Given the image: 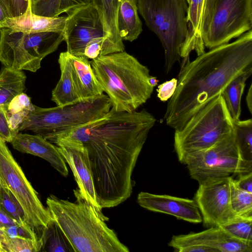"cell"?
<instances>
[{
    "label": "cell",
    "mask_w": 252,
    "mask_h": 252,
    "mask_svg": "<svg viewBox=\"0 0 252 252\" xmlns=\"http://www.w3.org/2000/svg\"><path fill=\"white\" fill-rule=\"evenodd\" d=\"M230 203L234 212L245 220H252V193L240 189L234 178L229 177Z\"/></svg>",
    "instance_id": "83f0119b"
},
{
    "label": "cell",
    "mask_w": 252,
    "mask_h": 252,
    "mask_svg": "<svg viewBox=\"0 0 252 252\" xmlns=\"http://www.w3.org/2000/svg\"><path fill=\"white\" fill-rule=\"evenodd\" d=\"M8 238V237L5 233L4 229L0 227V245L3 246V245L6 243Z\"/></svg>",
    "instance_id": "b9f144b4"
},
{
    "label": "cell",
    "mask_w": 252,
    "mask_h": 252,
    "mask_svg": "<svg viewBox=\"0 0 252 252\" xmlns=\"http://www.w3.org/2000/svg\"><path fill=\"white\" fill-rule=\"evenodd\" d=\"M42 246L40 242L22 237H8L3 245L6 252H37Z\"/></svg>",
    "instance_id": "4dcf8cb0"
},
{
    "label": "cell",
    "mask_w": 252,
    "mask_h": 252,
    "mask_svg": "<svg viewBox=\"0 0 252 252\" xmlns=\"http://www.w3.org/2000/svg\"><path fill=\"white\" fill-rule=\"evenodd\" d=\"M37 0H31V3H33L34 2H35Z\"/></svg>",
    "instance_id": "f6af8a7d"
},
{
    "label": "cell",
    "mask_w": 252,
    "mask_h": 252,
    "mask_svg": "<svg viewBox=\"0 0 252 252\" xmlns=\"http://www.w3.org/2000/svg\"><path fill=\"white\" fill-rule=\"evenodd\" d=\"M111 108V102L104 94L92 100L64 106L42 108L34 105L18 130H31L42 136L58 133L102 117Z\"/></svg>",
    "instance_id": "52a82bcc"
},
{
    "label": "cell",
    "mask_w": 252,
    "mask_h": 252,
    "mask_svg": "<svg viewBox=\"0 0 252 252\" xmlns=\"http://www.w3.org/2000/svg\"><path fill=\"white\" fill-rule=\"evenodd\" d=\"M40 251L50 252H75L65 234L53 220L42 238Z\"/></svg>",
    "instance_id": "484cf974"
},
{
    "label": "cell",
    "mask_w": 252,
    "mask_h": 252,
    "mask_svg": "<svg viewBox=\"0 0 252 252\" xmlns=\"http://www.w3.org/2000/svg\"><path fill=\"white\" fill-rule=\"evenodd\" d=\"M7 19L2 7L0 5V30L4 28V24Z\"/></svg>",
    "instance_id": "60d3db41"
},
{
    "label": "cell",
    "mask_w": 252,
    "mask_h": 252,
    "mask_svg": "<svg viewBox=\"0 0 252 252\" xmlns=\"http://www.w3.org/2000/svg\"><path fill=\"white\" fill-rule=\"evenodd\" d=\"M177 82V79L173 78L158 85L157 92L160 100L164 102L171 98L176 91Z\"/></svg>",
    "instance_id": "d590c367"
},
{
    "label": "cell",
    "mask_w": 252,
    "mask_h": 252,
    "mask_svg": "<svg viewBox=\"0 0 252 252\" xmlns=\"http://www.w3.org/2000/svg\"><path fill=\"white\" fill-rule=\"evenodd\" d=\"M58 63L61 70V77L52 92V100L57 106H64L81 102L77 94L72 74L69 53H60Z\"/></svg>",
    "instance_id": "44dd1931"
},
{
    "label": "cell",
    "mask_w": 252,
    "mask_h": 252,
    "mask_svg": "<svg viewBox=\"0 0 252 252\" xmlns=\"http://www.w3.org/2000/svg\"><path fill=\"white\" fill-rule=\"evenodd\" d=\"M138 11L159 38L164 51L166 73L181 59L188 32L186 0H137Z\"/></svg>",
    "instance_id": "8992f818"
},
{
    "label": "cell",
    "mask_w": 252,
    "mask_h": 252,
    "mask_svg": "<svg viewBox=\"0 0 252 252\" xmlns=\"http://www.w3.org/2000/svg\"><path fill=\"white\" fill-rule=\"evenodd\" d=\"M93 0H60L57 17L63 13H68L74 9L92 4Z\"/></svg>",
    "instance_id": "8d00e7d4"
},
{
    "label": "cell",
    "mask_w": 252,
    "mask_h": 252,
    "mask_svg": "<svg viewBox=\"0 0 252 252\" xmlns=\"http://www.w3.org/2000/svg\"><path fill=\"white\" fill-rule=\"evenodd\" d=\"M234 180L240 189L252 193V172L238 175Z\"/></svg>",
    "instance_id": "74e56055"
},
{
    "label": "cell",
    "mask_w": 252,
    "mask_h": 252,
    "mask_svg": "<svg viewBox=\"0 0 252 252\" xmlns=\"http://www.w3.org/2000/svg\"><path fill=\"white\" fill-rule=\"evenodd\" d=\"M6 106L0 107V138L5 142H11L19 133L10 126L7 115Z\"/></svg>",
    "instance_id": "e575fe53"
},
{
    "label": "cell",
    "mask_w": 252,
    "mask_h": 252,
    "mask_svg": "<svg viewBox=\"0 0 252 252\" xmlns=\"http://www.w3.org/2000/svg\"><path fill=\"white\" fill-rule=\"evenodd\" d=\"M121 0H93L101 19L104 30L110 39L125 49L117 28V17Z\"/></svg>",
    "instance_id": "d4e9b609"
},
{
    "label": "cell",
    "mask_w": 252,
    "mask_h": 252,
    "mask_svg": "<svg viewBox=\"0 0 252 252\" xmlns=\"http://www.w3.org/2000/svg\"><path fill=\"white\" fill-rule=\"evenodd\" d=\"M64 41L63 32L27 33L8 28L0 30V62L4 67L35 72L43 58Z\"/></svg>",
    "instance_id": "ba28073f"
},
{
    "label": "cell",
    "mask_w": 252,
    "mask_h": 252,
    "mask_svg": "<svg viewBox=\"0 0 252 252\" xmlns=\"http://www.w3.org/2000/svg\"><path fill=\"white\" fill-rule=\"evenodd\" d=\"M149 82L150 84L155 87L157 85L158 83V80L157 79L156 77L152 76L150 77Z\"/></svg>",
    "instance_id": "7bdbcfd3"
},
{
    "label": "cell",
    "mask_w": 252,
    "mask_h": 252,
    "mask_svg": "<svg viewBox=\"0 0 252 252\" xmlns=\"http://www.w3.org/2000/svg\"><path fill=\"white\" fill-rule=\"evenodd\" d=\"M156 121L145 109L130 113L111 109L84 144L97 200L102 208L118 206L130 196L132 174Z\"/></svg>",
    "instance_id": "6da1fadb"
},
{
    "label": "cell",
    "mask_w": 252,
    "mask_h": 252,
    "mask_svg": "<svg viewBox=\"0 0 252 252\" xmlns=\"http://www.w3.org/2000/svg\"><path fill=\"white\" fill-rule=\"evenodd\" d=\"M252 28V0H216L203 37L209 49L226 44Z\"/></svg>",
    "instance_id": "8fae6325"
},
{
    "label": "cell",
    "mask_w": 252,
    "mask_h": 252,
    "mask_svg": "<svg viewBox=\"0 0 252 252\" xmlns=\"http://www.w3.org/2000/svg\"><path fill=\"white\" fill-rule=\"evenodd\" d=\"M187 0V2H188V4H189L190 3V1H191V0Z\"/></svg>",
    "instance_id": "ee69618b"
},
{
    "label": "cell",
    "mask_w": 252,
    "mask_h": 252,
    "mask_svg": "<svg viewBox=\"0 0 252 252\" xmlns=\"http://www.w3.org/2000/svg\"><path fill=\"white\" fill-rule=\"evenodd\" d=\"M69 55L73 81L80 101L92 100L102 95L103 91L89 59L84 56Z\"/></svg>",
    "instance_id": "d6986e66"
},
{
    "label": "cell",
    "mask_w": 252,
    "mask_h": 252,
    "mask_svg": "<svg viewBox=\"0 0 252 252\" xmlns=\"http://www.w3.org/2000/svg\"><path fill=\"white\" fill-rule=\"evenodd\" d=\"M31 0H0L7 18H17L32 12Z\"/></svg>",
    "instance_id": "1f68e13d"
},
{
    "label": "cell",
    "mask_w": 252,
    "mask_h": 252,
    "mask_svg": "<svg viewBox=\"0 0 252 252\" xmlns=\"http://www.w3.org/2000/svg\"><path fill=\"white\" fill-rule=\"evenodd\" d=\"M16 224H18L0 206V227L4 229Z\"/></svg>",
    "instance_id": "f35d334b"
},
{
    "label": "cell",
    "mask_w": 252,
    "mask_h": 252,
    "mask_svg": "<svg viewBox=\"0 0 252 252\" xmlns=\"http://www.w3.org/2000/svg\"><path fill=\"white\" fill-rule=\"evenodd\" d=\"M252 67V30L231 43L199 55L181 68L176 91L164 119L175 130L181 129L197 113L221 94L235 77Z\"/></svg>",
    "instance_id": "7a4b0ae2"
},
{
    "label": "cell",
    "mask_w": 252,
    "mask_h": 252,
    "mask_svg": "<svg viewBox=\"0 0 252 252\" xmlns=\"http://www.w3.org/2000/svg\"><path fill=\"white\" fill-rule=\"evenodd\" d=\"M18 151L39 157L48 162L62 176L68 174L65 161L57 146L39 134L18 133L11 142Z\"/></svg>",
    "instance_id": "ac0fdd59"
},
{
    "label": "cell",
    "mask_w": 252,
    "mask_h": 252,
    "mask_svg": "<svg viewBox=\"0 0 252 252\" xmlns=\"http://www.w3.org/2000/svg\"><path fill=\"white\" fill-rule=\"evenodd\" d=\"M0 186L10 191L24 212L25 220L38 239L42 241L53 220L47 208L26 178L4 141L0 138Z\"/></svg>",
    "instance_id": "9c48e42d"
},
{
    "label": "cell",
    "mask_w": 252,
    "mask_h": 252,
    "mask_svg": "<svg viewBox=\"0 0 252 252\" xmlns=\"http://www.w3.org/2000/svg\"><path fill=\"white\" fill-rule=\"evenodd\" d=\"M60 0H38L31 4L32 13L45 17H57Z\"/></svg>",
    "instance_id": "836d02e7"
},
{
    "label": "cell",
    "mask_w": 252,
    "mask_h": 252,
    "mask_svg": "<svg viewBox=\"0 0 252 252\" xmlns=\"http://www.w3.org/2000/svg\"><path fill=\"white\" fill-rule=\"evenodd\" d=\"M67 15L64 41L67 45L66 51L71 55L84 56V50L90 43L101 38L110 39L104 30L99 14L93 4L76 8Z\"/></svg>",
    "instance_id": "4fadbf2b"
},
{
    "label": "cell",
    "mask_w": 252,
    "mask_h": 252,
    "mask_svg": "<svg viewBox=\"0 0 252 252\" xmlns=\"http://www.w3.org/2000/svg\"><path fill=\"white\" fill-rule=\"evenodd\" d=\"M233 130V120L219 94L175 130L174 146L179 161L184 164L188 157L211 147Z\"/></svg>",
    "instance_id": "5b68a950"
},
{
    "label": "cell",
    "mask_w": 252,
    "mask_h": 252,
    "mask_svg": "<svg viewBox=\"0 0 252 252\" xmlns=\"http://www.w3.org/2000/svg\"><path fill=\"white\" fill-rule=\"evenodd\" d=\"M252 74V67H251L231 80L221 94L233 121L239 120L241 113L242 96L246 82Z\"/></svg>",
    "instance_id": "603a6c76"
},
{
    "label": "cell",
    "mask_w": 252,
    "mask_h": 252,
    "mask_svg": "<svg viewBox=\"0 0 252 252\" xmlns=\"http://www.w3.org/2000/svg\"><path fill=\"white\" fill-rule=\"evenodd\" d=\"M66 19V17H45L31 12L17 18H8L4 28L27 33L63 32Z\"/></svg>",
    "instance_id": "ffe728a7"
},
{
    "label": "cell",
    "mask_w": 252,
    "mask_h": 252,
    "mask_svg": "<svg viewBox=\"0 0 252 252\" xmlns=\"http://www.w3.org/2000/svg\"><path fill=\"white\" fill-rule=\"evenodd\" d=\"M235 141L244 160L252 164V120L233 121Z\"/></svg>",
    "instance_id": "4316f807"
},
{
    "label": "cell",
    "mask_w": 252,
    "mask_h": 252,
    "mask_svg": "<svg viewBox=\"0 0 252 252\" xmlns=\"http://www.w3.org/2000/svg\"><path fill=\"white\" fill-rule=\"evenodd\" d=\"M137 201L140 206L151 211L172 215L191 223L202 222L201 213L194 199L141 191L137 196Z\"/></svg>",
    "instance_id": "e0dca14e"
},
{
    "label": "cell",
    "mask_w": 252,
    "mask_h": 252,
    "mask_svg": "<svg viewBox=\"0 0 252 252\" xmlns=\"http://www.w3.org/2000/svg\"><path fill=\"white\" fill-rule=\"evenodd\" d=\"M184 164L198 184L252 172V164L243 159L236 145L234 130L211 147L188 157Z\"/></svg>",
    "instance_id": "30bf717a"
},
{
    "label": "cell",
    "mask_w": 252,
    "mask_h": 252,
    "mask_svg": "<svg viewBox=\"0 0 252 252\" xmlns=\"http://www.w3.org/2000/svg\"><path fill=\"white\" fill-rule=\"evenodd\" d=\"M252 220H245L229 224L219 226L231 237L252 244Z\"/></svg>",
    "instance_id": "f546056e"
},
{
    "label": "cell",
    "mask_w": 252,
    "mask_h": 252,
    "mask_svg": "<svg viewBox=\"0 0 252 252\" xmlns=\"http://www.w3.org/2000/svg\"><path fill=\"white\" fill-rule=\"evenodd\" d=\"M117 28L122 40L132 42L142 32L138 14L137 0H121L117 13Z\"/></svg>",
    "instance_id": "7402d4cb"
},
{
    "label": "cell",
    "mask_w": 252,
    "mask_h": 252,
    "mask_svg": "<svg viewBox=\"0 0 252 252\" xmlns=\"http://www.w3.org/2000/svg\"><path fill=\"white\" fill-rule=\"evenodd\" d=\"M31 98L22 93L15 96L6 106L7 115L24 114L27 115L33 109Z\"/></svg>",
    "instance_id": "d6a6232c"
},
{
    "label": "cell",
    "mask_w": 252,
    "mask_h": 252,
    "mask_svg": "<svg viewBox=\"0 0 252 252\" xmlns=\"http://www.w3.org/2000/svg\"><path fill=\"white\" fill-rule=\"evenodd\" d=\"M27 77L23 70L4 67L0 72V107L24 92Z\"/></svg>",
    "instance_id": "cb8c5ba5"
},
{
    "label": "cell",
    "mask_w": 252,
    "mask_h": 252,
    "mask_svg": "<svg viewBox=\"0 0 252 252\" xmlns=\"http://www.w3.org/2000/svg\"><path fill=\"white\" fill-rule=\"evenodd\" d=\"M216 0H191L187 15L188 32L181 50L183 59L181 67L188 62L190 53L194 51L197 56L203 54V37L211 21Z\"/></svg>",
    "instance_id": "2e32d148"
},
{
    "label": "cell",
    "mask_w": 252,
    "mask_h": 252,
    "mask_svg": "<svg viewBox=\"0 0 252 252\" xmlns=\"http://www.w3.org/2000/svg\"><path fill=\"white\" fill-rule=\"evenodd\" d=\"M230 195L229 177L209 179L199 183L193 199L204 226H223L245 220L233 210Z\"/></svg>",
    "instance_id": "7c38bea8"
},
{
    "label": "cell",
    "mask_w": 252,
    "mask_h": 252,
    "mask_svg": "<svg viewBox=\"0 0 252 252\" xmlns=\"http://www.w3.org/2000/svg\"><path fill=\"white\" fill-rule=\"evenodd\" d=\"M75 202L51 194L46 200L53 220L65 234L74 252H128L114 230L106 223L109 219L73 190Z\"/></svg>",
    "instance_id": "3957f363"
},
{
    "label": "cell",
    "mask_w": 252,
    "mask_h": 252,
    "mask_svg": "<svg viewBox=\"0 0 252 252\" xmlns=\"http://www.w3.org/2000/svg\"><path fill=\"white\" fill-rule=\"evenodd\" d=\"M91 63L114 111H135L151 97L154 87L149 69L125 51L98 57Z\"/></svg>",
    "instance_id": "277c9868"
},
{
    "label": "cell",
    "mask_w": 252,
    "mask_h": 252,
    "mask_svg": "<svg viewBox=\"0 0 252 252\" xmlns=\"http://www.w3.org/2000/svg\"><path fill=\"white\" fill-rule=\"evenodd\" d=\"M246 102L250 113L252 112V85H250L246 97Z\"/></svg>",
    "instance_id": "ab89813d"
},
{
    "label": "cell",
    "mask_w": 252,
    "mask_h": 252,
    "mask_svg": "<svg viewBox=\"0 0 252 252\" xmlns=\"http://www.w3.org/2000/svg\"><path fill=\"white\" fill-rule=\"evenodd\" d=\"M0 206L5 213L19 225L29 226L19 203L6 188L0 186Z\"/></svg>",
    "instance_id": "f1b7e54d"
},
{
    "label": "cell",
    "mask_w": 252,
    "mask_h": 252,
    "mask_svg": "<svg viewBox=\"0 0 252 252\" xmlns=\"http://www.w3.org/2000/svg\"><path fill=\"white\" fill-rule=\"evenodd\" d=\"M69 165L81 195L96 209L102 211L97 200L86 148L83 143L66 139L54 142Z\"/></svg>",
    "instance_id": "9a60e30c"
},
{
    "label": "cell",
    "mask_w": 252,
    "mask_h": 252,
    "mask_svg": "<svg viewBox=\"0 0 252 252\" xmlns=\"http://www.w3.org/2000/svg\"><path fill=\"white\" fill-rule=\"evenodd\" d=\"M168 245L177 252H252V244L231 237L219 226L198 232L173 235Z\"/></svg>",
    "instance_id": "5bb4252c"
}]
</instances>
